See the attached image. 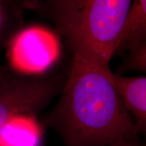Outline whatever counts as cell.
Returning a JSON list of instances; mask_svg holds the SVG:
<instances>
[{
    "label": "cell",
    "instance_id": "cell-1",
    "mask_svg": "<svg viewBox=\"0 0 146 146\" xmlns=\"http://www.w3.org/2000/svg\"><path fill=\"white\" fill-rule=\"evenodd\" d=\"M105 68L73 53L56 104L43 119L64 146H109L139 135Z\"/></svg>",
    "mask_w": 146,
    "mask_h": 146
},
{
    "label": "cell",
    "instance_id": "cell-2",
    "mask_svg": "<svg viewBox=\"0 0 146 146\" xmlns=\"http://www.w3.org/2000/svg\"><path fill=\"white\" fill-rule=\"evenodd\" d=\"M132 1L27 0L26 8L50 21L73 53L110 68Z\"/></svg>",
    "mask_w": 146,
    "mask_h": 146
},
{
    "label": "cell",
    "instance_id": "cell-3",
    "mask_svg": "<svg viewBox=\"0 0 146 146\" xmlns=\"http://www.w3.org/2000/svg\"><path fill=\"white\" fill-rule=\"evenodd\" d=\"M66 76L60 74L13 76L0 82V133L19 115L41 112L60 94Z\"/></svg>",
    "mask_w": 146,
    "mask_h": 146
},
{
    "label": "cell",
    "instance_id": "cell-4",
    "mask_svg": "<svg viewBox=\"0 0 146 146\" xmlns=\"http://www.w3.org/2000/svg\"><path fill=\"white\" fill-rule=\"evenodd\" d=\"M61 45L54 33L39 26L17 33L10 42L8 58L12 70L28 76L45 72L60 58Z\"/></svg>",
    "mask_w": 146,
    "mask_h": 146
},
{
    "label": "cell",
    "instance_id": "cell-5",
    "mask_svg": "<svg viewBox=\"0 0 146 146\" xmlns=\"http://www.w3.org/2000/svg\"><path fill=\"white\" fill-rule=\"evenodd\" d=\"M109 76L124 106L133 118L136 135L146 134V77L126 76L110 70Z\"/></svg>",
    "mask_w": 146,
    "mask_h": 146
},
{
    "label": "cell",
    "instance_id": "cell-6",
    "mask_svg": "<svg viewBox=\"0 0 146 146\" xmlns=\"http://www.w3.org/2000/svg\"><path fill=\"white\" fill-rule=\"evenodd\" d=\"M146 43V0H133L122 29L115 55Z\"/></svg>",
    "mask_w": 146,
    "mask_h": 146
},
{
    "label": "cell",
    "instance_id": "cell-7",
    "mask_svg": "<svg viewBox=\"0 0 146 146\" xmlns=\"http://www.w3.org/2000/svg\"><path fill=\"white\" fill-rule=\"evenodd\" d=\"M39 131L30 115L10 120L0 133V146H39Z\"/></svg>",
    "mask_w": 146,
    "mask_h": 146
},
{
    "label": "cell",
    "instance_id": "cell-8",
    "mask_svg": "<svg viewBox=\"0 0 146 146\" xmlns=\"http://www.w3.org/2000/svg\"><path fill=\"white\" fill-rule=\"evenodd\" d=\"M145 68L146 44H143L129 50L127 58L118 68V74L132 70L145 72Z\"/></svg>",
    "mask_w": 146,
    "mask_h": 146
},
{
    "label": "cell",
    "instance_id": "cell-9",
    "mask_svg": "<svg viewBox=\"0 0 146 146\" xmlns=\"http://www.w3.org/2000/svg\"><path fill=\"white\" fill-rule=\"evenodd\" d=\"M109 146H145L140 139L139 135L127 139L120 140Z\"/></svg>",
    "mask_w": 146,
    "mask_h": 146
},
{
    "label": "cell",
    "instance_id": "cell-10",
    "mask_svg": "<svg viewBox=\"0 0 146 146\" xmlns=\"http://www.w3.org/2000/svg\"><path fill=\"white\" fill-rule=\"evenodd\" d=\"M10 0H0V33L3 30L6 19V10Z\"/></svg>",
    "mask_w": 146,
    "mask_h": 146
},
{
    "label": "cell",
    "instance_id": "cell-11",
    "mask_svg": "<svg viewBox=\"0 0 146 146\" xmlns=\"http://www.w3.org/2000/svg\"><path fill=\"white\" fill-rule=\"evenodd\" d=\"M16 72L12 70V69L8 68V67L0 66V82L11 77Z\"/></svg>",
    "mask_w": 146,
    "mask_h": 146
},
{
    "label": "cell",
    "instance_id": "cell-12",
    "mask_svg": "<svg viewBox=\"0 0 146 146\" xmlns=\"http://www.w3.org/2000/svg\"><path fill=\"white\" fill-rule=\"evenodd\" d=\"M45 1H52L53 0H45Z\"/></svg>",
    "mask_w": 146,
    "mask_h": 146
}]
</instances>
